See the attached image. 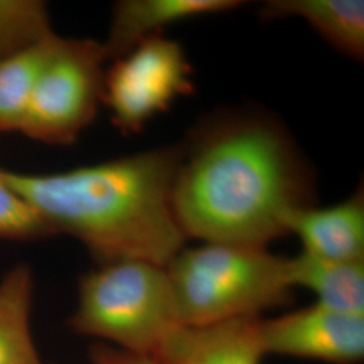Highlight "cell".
<instances>
[{"label": "cell", "instance_id": "obj_1", "mask_svg": "<svg viewBox=\"0 0 364 364\" xmlns=\"http://www.w3.org/2000/svg\"><path fill=\"white\" fill-rule=\"evenodd\" d=\"M181 147L171 204L186 239L267 247L291 209L312 205L305 162L269 117H219Z\"/></svg>", "mask_w": 364, "mask_h": 364}, {"label": "cell", "instance_id": "obj_2", "mask_svg": "<svg viewBox=\"0 0 364 364\" xmlns=\"http://www.w3.org/2000/svg\"><path fill=\"white\" fill-rule=\"evenodd\" d=\"M181 156V146H164L53 174L0 170V182L52 235L77 239L100 263L166 266L186 242L171 204Z\"/></svg>", "mask_w": 364, "mask_h": 364}, {"label": "cell", "instance_id": "obj_3", "mask_svg": "<svg viewBox=\"0 0 364 364\" xmlns=\"http://www.w3.org/2000/svg\"><path fill=\"white\" fill-rule=\"evenodd\" d=\"M183 328L219 326L291 302L287 258L267 247L201 243L165 266Z\"/></svg>", "mask_w": 364, "mask_h": 364}, {"label": "cell", "instance_id": "obj_4", "mask_svg": "<svg viewBox=\"0 0 364 364\" xmlns=\"http://www.w3.org/2000/svg\"><path fill=\"white\" fill-rule=\"evenodd\" d=\"M69 326L97 343L154 358L181 326L166 267L139 259L100 263L81 277Z\"/></svg>", "mask_w": 364, "mask_h": 364}, {"label": "cell", "instance_id": "obj_5", "mask_svg": "<svg viewBox=\"0 0 364 364\" xmlns=\"http://www.w3.org/2000/svg\"><path fill=\"white\" fill-rule=\"evenodd\" d=\"M105 61L102 42L57 36L36 80L19 132L43 144H73L103 103Z\"/></svg>", "mask_w": 364, "mask_h": 364}, {"label": "cell", "instance_id": "obj_6", "mask_svg": "<svg viewBox=\"0 0 364 364\" xmlns=\"http://www.w3.org/2000/svg\"><path fill=\"white\" fill-rule=\"evenodd\" d=\"M181 45L161 34L146 38L105 72L103 103L124 134H136L178 97L195 91Z\"/></svg>", "mask_w": 364, "mask_h": 364}, {"label": "cell", "instance_id": "obj_7", "mask_svg": "<svg viewBox=\"0 0 364 364\" xmlns=\"http://www.w3.org/2000/svg\"><path fill=\"white\" fill-rule=\"evenodd\" d=\"M260 347L266 356L326 364H360L364 359V314L338 312L318 304L260 317Z\"/></svg>", "mask_w": 364, "mask_h": 364}, {"label": "cell", "instance_id": "obj_8", "mask_svg": "<svg viewBox=\"0 0 364 364\" xmlns=\"http://www.w3.org/2000/svg\"><path fill=\"white\" fill-rule=\"evenodd\" d=\"M285 228L301 240L302 252L314 258L364 262L363 188L332 207L291 209Z\"/></svg>", "mask_w": 364, "mask_h": 364}, {"label": "cell", "instance_id": "obj_9", "mask_svg": "<svg viewBox=\"0 0 364 364\" xmlns=\"http://www.w3.org/2000/svg\"><path fill=\"white\" fill-rule=\"evenodd\" d=\"M259 318L176 329L154 355L156 364H262Z\"/></svg>", "mask_w": 364, "mask_h": 364}, {"label": "cell", "instance_id": "obj_10", "mask_svg": "<svg viewBox=\"0 0 364 364\" xmlns=\"http://www.w3.org/2000/svg\"><path fill=\"white\" fill-rule=\"evenodd\" d=\"M237 0H123L114 7L108 36L102 42L105 60L115 61L146 38L173 23L201 15L239 9Z\"/></svg>", "mask_w": 364, "mask_h": 364}, {"label": "cell", "instance_id": "obj_11", "mask_svg": "<svg viewBox=\"0 0 364 364\" xmlns=\"http://www.w3.org/2000/svg\"><path fill=\"white\" fill-rule=\"evenodd\" d=\"M260 15L264 19L301 18L336 50L352 60H363L362 0H270Z\"/></svg>", "mask_w": 364, "mask_h": 364}, {"label": "cell", "instance_id": "obj_12", "mask_svg": "<svg viewBox=\"0 0 364 364\" xmlns=\"http://www.w3.org/2000/svg\"><path fill=\"white\" fill-rule=\"evenodd\" d=\"M287 275L293 289L304 287L316 304L332 311L364 314V262H332L305 252L287 258Z\"/></svg>", "mask_w": 364, "mask_h": 364}, {"label": "cell", "instance_id": "obj_13", "mask_svg": "<svg viewBox=\"0 0 364 364\" xmlns=\"http://www.w3.org/2000/svg\"><path fill=\"white\" fill-rule=\"evenodd\" d=\"M33 273L18 264L0 281V364H43L31 326Z\"/></svg>", "mask_w": 364, "mask_h": 364}, {"label": "cell", "instance_id": "obj_14", "mask_svg": "<svg viewBox=\"0 0 364 364\" xmlns=\"http://www.w3.org/2000/svg\"><path fill=\"white\" fill-rule=\"evenodd\" d=\"M50 38L0 60V132H19L36 80L52 49Z\"/></svg>", "mask_w": 364, "mask_h": 364}, {"label": "cell", "instance_id": "obj_15", "mask_svg": "<svg viewBox=\"0 0 364 364\" xmlns=\"http://www.w3.org/2000/svg\"><path fill=\"white\" fill-rule=\"evenodd\" d=\"M53 34L43 1L0 0V60L28 50Z\"/></svg>", "mask_w": 364, "mask_h": 364}, {"label": "cell", "instance_id": "obj_16", "mask_svg": "<svg viewBox=\"0 0 364 364\" xmlns=\"http://www.w3.org/2000/svg\"><path fill=\"white\" fill-rule=\"evenodd\" d=\"M52 235L26 203L0 182V237L31 240Z\"/></svg>", "mask_w": 364, "mask_h": 364}, {"label": "cell", "instance_id": "obj_17", "mask_svg": "<svg viewBox=\"0 0 364 364\" xmlns=\"http://www.w3.org/2000/svg\"><path fill=\"white\" fill-rule=\"evenodd\" d=\"M90 358L92 364H156V360L150 356L122 351L102 343L92 347Z\"/></svg>", "mask_w": 364, "mask_h": 364}]
</instances>
